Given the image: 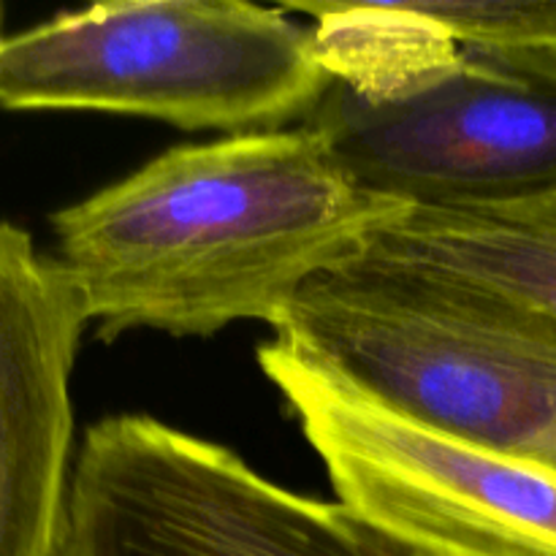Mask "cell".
Wrapping results in <instances>:
<instances>
[{
  "mask_svg": "<svg viewBox=\"0 0 556 556\" xmlns=\"http://www.w3.org/2000/svg\"><path fill=\"white\" fill-rule=\"evenodd\" d=\"M410 210L362 188L307 125L161 152L49 217L101 342L128 331H280L304 288L362 258Z\"/></svg>",
  "mask_w": 556,
  "mask_h": 556,
  "instance_id": "cell-1",
  "label": "cell"
},
{
  "mask_svg": "<svg viewBox=\"0 0 556 556\" xmlns=\"http://www.w3.org/2000/svg\"><path fill=\"white\" fill-rule=\"evenodd\" d=\"M277 337L418 427L538 470L554 462V318L356 258L309 282Z\"/></svg>",
  "mask_w": 556,
  "mask_h": 556,
  "instance_id": "cell-2",
  "label": "cell"
},
{
  "mask_svg": "<svg viewBox=\"0 0 556 556\" xmlns=\"http://www.w3.org/2000/svg\"><path fill=\"white\" fill-rule=\"evenodd\" d=\"M331 74L313 27L244 0H123L5 38L0 106L101 112L226 136L307 119Z\"/></svg>",
  "mask_w": 556,
  "mask_h": 556,
  "instance_id": "cell-3",
  "label": "cell"
},
{
  "mask_svg": "<svg viewBox=\"0 0 556 556\" xmlns=\"http://www.w3.org/2000/svg\"><path fill=\"white\" fill-rule=\"evenodd\" d=\"M302 125L362 188L410 210L516 204L556 190V54L418 22L362 79H331Z\"/></svg>",
  "mask_w": 556,
  "mask_h": 556,
  "instance_id": "cell-4",
  "label": "cell"
},
{
  "mask_svg": "<svg viewBox=\"0 0 556 556\" xmlns=\"http://www.w3.org/2000/svg\"><path fill=\"white\" fill-rule=\"evenodd\" d=\"M58 556H438L340 500L144 413L101 418L71 470Z\"/></svg>",
  "mask_w": 556,
  "mask_h": 556,
  "instance_id": "cell-5",
  "label": "cell"
},
{
  "mask_svg": "<svg viewBox=\"0 0 556 556\" xmlns=\"http://www.w3.org/2000/svg\"><path fill=\"white\" fill-rule=\"evenodd\" d=\"M258 364L337 500L438 556H556V476L375 405L282 337Z\"/></svg>",
  "mask_w": 556,
  "mask_h": 556,
  "instance_id": "cell-6",
  "label": "cell"
},
{
  "mask_svg": "<svg viewBox=\"0 0 556 556\" xmlns=\"http://www.w3.org/2000/svg\"><path fill=\"white\" fill-rule=\"evenodd\" d=\"M85 309L54 255L0 220V556H58Z\"/></svg>",
  "mask_w": 556,
  "mask_h": 556,
  "instance_id": "cell-7",
  "label": "cell"
},
{
  "mask_svg": "<svg viewBox=\"0 0 556 556\" xmlns=\"http://www.w3.org/2000/svg\"><path fill=\"white\" fill-rule=\"evenodd\" d=\"M362 258L440 277L556 320V190L503 206L407 210Z\"/></svg>",
  "mask_w": 556,
  "mask_h": 556,
  "instance_id": "cell-8",
  "label": "cell"
},
{
  "mask_svg": "<svg viewBox=\"0 0 556 556\" xmlns=\"http://www.w3.org/2000/svg\"><path fill=\"white\" fill-rule=\"evenodd\" d=\"M459 43L556 54V0H413Z\"/></svg>",
  "mask_w": 556,
  "mask_h": 556,
  "instance_id": "cell-9",
  "label": "cell"
},
{
  "mask_svg": "<svg viewBox=\"0 0 556 556\" xmlns=\"http://www.w3.org/2000/svg\"><path fill=\"white\" fill-rule=\"evenodd\" d=\"M3 43H5V38H0V49H3Z\"/></svg>",
  "mask_w": 556,
  "mask_h": 556,
  "instance_id": "cell-10",
  "label": "cell"
}]
</instances>
